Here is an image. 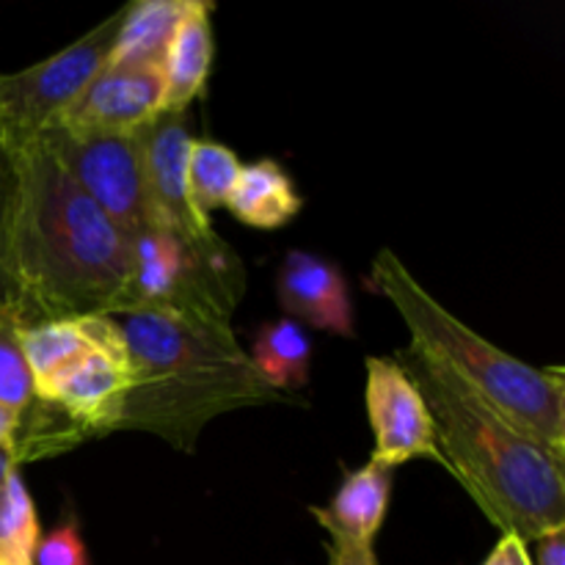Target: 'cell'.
<instances>
[{
  "instance_id": "ba28073f",
  "label": "cell",
  "mask_w": 565,
  "mask_h": 565,
  "mask_svg": "<svg viewBox=\"0 0 565 565\" xmlns=\"http://www.w3.org/2000/svg\"><path fill=\"white\" fill-rule=\"evenodd\" d=\"M132 138L152 215L149 230H171L188 237L213 235V224L193 207L188 191V158L193 147L188 110H160L154 119L138 127Z\"/></svg>"
},
{
  "instance_id": "e0dca14e",
  "label": "cell",
  "mask_w": 565,
  "mask_h": 565,
  "mask_svg": "<svg viewBox=\"0 0 565 565\" xmlns=\"http://www.w3.org/2000/svg\"><path fill=\"white\" fill-rule=\"evenodd\" d=\"M248 359H252L254 370L263 375L265 384L285 395L287 390H301L309 384L312 340L296 320H270V323L259 326Z\"/></svg>"
},
{
  "instance_id": "8992f818",
  "label": "cell",
  "mask_w": 565,
  "mask_h": 565,
  "mask_svg": "<svg viewBox=\"0 0 565 565\" xmlns=\"http://www.w3.org/2000/svg\"><path fill=\"white\" fill-rule=\"evenodd\" d=\"M125 9L94 25L39 64L0 75V141L11 154L31 147L42 132L58 125L70 105L86 92L97 72L108 64Z\"/></svg>"
},
{
  "instance_id": "7c38bea8",
  "label": "cell",
  "mask_w": 565,
  "mask_h": 565,
  "mask_svg": "<svg viewBox=\"0 0 565 565\" xmlns=\"http://www.w3.org/2000/svg\"><path fill=\"white\" fill-rule=\"evenodd\" d=\"M276 298L287 318L337 337H356L353 301L342 270L309 252H290L276 279Z\"/></svg>"
},
{
  "instance_id": "2e32d148",
  "label": "cell",
  "mask_w": 565,
  "mask_h": 565,
  "mask_svg": "<svg viewBox=\"0 0 565 565\" xmlns=\"http://www.w3.org/2000/svg\"><path fill=\"white\" fill-rule=\"evenodd\" d=\"M188 0H138L125 6L108 66H160L185 17Z\"/></svg>"
},
{
  "instance_id": "6da1fadb",
  "label": "cell",
  "mask_w": 565,
  "mask_h": 565,
  "mask_svg": "<svg viewBox=\"0 0 565 565\" xmlns=\"http://www.w3.org/2000/svg\"><path fill=\"white\" fill-rule=\"evenodd\" d=\"M14 279L22 323L119 315L132 235L110 221L42 143L14 152Z\"/></svg>"
},
{
  "instance_id": "cb8c5ba5",
  "label": "cell",
  "mask_w": 565,
  "mask_h": 565,
  "mask_svg": "<svg viewBox=\"0 0 565 565\" xmlns=\"http://www.w3.org/2000/svg\"><path fill=\"white\" fill-rule=\"evenodd\" d=\"M33 565H92L81 530L72 519L58 524L47 539L39 541Z\"/></svg>"
},
{
  "instance_id": "f1b7e54d",
  "label": "cell",
  "mask_w": 565,
  "mask_h": 565,
  "mask_svg": "<svg viewBox=\"0 0 565 565\" xmlns=\"http://www.w3.org/2000/svg\"><path fill=\"white\" fill-rule=\"evenodd\" d=\"M508 539H511V565H533L527 555V544L519 541L516 535H508Z\"/></svg>"
},
{
  "instance_id": "9a60e30c",
  "label": "cell",
  "mask_w": 565,
  "mask_h": 565,
  "mask_svg": "<svg viewBox=\"0 0 565 565\" xmlns=\"http://www.w3.org/2000/svg\"><path fill=\"white\" fill-rule=\"evenodd\" d=\"M301 207L303 199L292 177L287 174L285 166L270 158L243 166L241 177L226 199V210L241 224L263 232L287 226L301 213Z\"/></svg>"
},
{
  "instance_id": "9c48e42d",
  "label": "cell",
  "mask_w": 565,
  "mask_h": 565,
  "mask_svg": "<svg viewBox=\"0 0 565 565\" xmlns=\"http://www.w3.org/2000/svg\"><path fill=\"white\" fill-rule=\"evenodd\" d=\"M364 406L375 434L370 461L395 469L417 458H434L445 467L428 406L401 362L395 356H370L364 359Z\"/></svg>"
},
{
  "instance_id": "d6986e66",
  "label": "cell",
  "mask_w": 565,
  "mask_h": 565,
  "mask_svg": "<svg viewBox=\"0 0 565 565\" xmlns=\"http://www.w3.org/2000/svg\"><path fill=\"white\" fill-rule=\"evenodd\" d=\"M20 342L22 356H25L28 370H31L33 390L53 379L61 367L94 351V342L88 337L83 318L44 320V323L22 326Z\"/></svg>"
},
{
  "instance_id": "7a4b0ae2",
  "label": "cell",
  "mask_w": 565,
  "mask_h": 565,
  "mask_svg": "<svg viewBox=\"0 0 565 565\" xmlns=\"http://www.w3.org/2000/svg\"><path fill=\"white\" fill-rule=\"evenodd\" d=\"M395 359L428 406L445 469L502 533L530 544L565 527L563 452L511 423L417 348H403Z\"/></svg>"
},
{
  "instance_id": "4fadbf2b",
  "label": "cell",
  "mask_w": 565,
  "mask_h": 565,
  "mask_svg": "<svg viewBox=\"0 0 565 565\" xmlns=\"http://www.w3.org/2000/svg\"><path fill=\"white\" fill-rule=\"evenodd\" d=\"M392 497V469L370 461L348 472L329 508H309L329 539L356 546H373Z\"/></svg>"
},
{
  "instance_id": "ac0fdd59",
  "label": "cell",
  "mask_w": 565,
  "mask_h": 565,
  "mask_svg": "<svg viewBox=\"0 0 565 565\" xmlns=\"http://www.w3.org/2000/svg\"><path fill=\"white\" fill-rule=\"evenodd\" d=\"M88 441V434L77 423H72L58 406L33 395V401L17 414L11 430V447L17 461H42V458L61 456Z\"/></svg>"
},
{
  "instance_id": "83f0119b",
  "label": "cell",
  "mask_w": 565,
  "mask_h": 565,
  "mask_svg": "<svg viewBox=\"0 0 565 565\" xmlns=\"http://www.w3.org/2000/svg\"><path fill=\"white\" fill-rule=\"evenodd\" d=\"M483 565H511V539L508 535H502V541L494 546V552Z\"/></svg>"
},
{
  "instance_id": "44dd1931",
  "label": "cell",
  "mask_w": 565,
  "mask_h": 565,
  "mask_svg": "<svg viewBox=\"0 0 565 565\" xmlns=\"http://www.w3.org/2000/svg\"><path fill=\"white\" fill-rule=\"evenodd\" d=\"M39 541L42 535H39L36 508L17 469L0 491V561L9 565H33Z\"/></svg>"
},
{
  "instance_id": "30bf717a",
  "label": "cell",
  "mask_w": 565,
  "mask_h": 565,
  "mask_svg": "<svg viewBox=\"0 0 565 565\" xmlns=\"http://www.w3.org/2000/svg\"><path fill=\"white\" fill-rule=\"evenodd\" d=\"M160 66H108L70 105L58 125L94 132H136L163 110ZM55 127V125H53Z\"/></svg>"
},
{
  "instance_id": "8fae6325",
  "label": "cell",
  "mask_w": 565,
  "mask_h": 565,
  "mask_svg": "<svg viewBox=\"0 0 565 565\" xmlns=\"http://www.w3.org/2000/svg\"><path fill=\"white\" fill-rule=\"evenodd\" d=\"M130 392V370L99 351L75 359L50 381L33 390V395L58 406L72 423L88 434L105 436L119 430L125 397Z\"/></svg>"
},
{
  "instance_id": "5b68a950",
  "label": "cell",
  "mask_w": 565,
  "mask_h": 565,
  "mask_svg": "<svg viewBox=\"0 0 565 565\" xmlns=\"http://www.w3.org/2000/svg\"><path fill=\"white\" fill-rule=\"evenodd\" d=\"M243 292L246 270L218 232L207 237L171 230L132 235V276L121 312H160L230 326Z\"/></svg>"
},
{
  "instance_id": "3957f363",
  "label": "cell",
  "mask_w": 565,
  "mask_h": 565,
  "mask_svg": "<svg viewBox=\"0 0 565 565\" xmlns=\"http://www.w3.org/2000/svg\"><path fill=\"white\" fill-rule=\"evenodd\" d=\"M114 318L125 334L130 367L119 430H147L177 450L193 452L210 419L287 401L254 370L230 326L160 312Z\"/></svg>"
},
{
  "instance_id": "4316f807",
  "label": "cell",
  "mask_w": 565,
  "mask_h": 565,
  "mask_svg": "<svg viewBox=\"0 0 565 565\" xmlns=\"http://www.w3.org/2000/svg\"><path fill=\"white\" fill-rule=\"evenodd\" d=\"M17 469H20V461H17V452H14V447H11V439H9L0 445V491H3L6 480H9Z\"/></svg>"
},
{
  "instance_id": "ffe728a7",
  "label": "cell",
  "mask_w": 565,
  "mask_h": 565,
  "mask_svg": "<svg viewBox=\"0 0 565 565\" xmlns=\"http://www.w3.org/2000/svg\"><path fill=\"white\" fill-rule=\"evenodd\" d=\"M243 163L235 149L210 138H193L191 158H188V191L193 207L202 215L226 207L232 188L241 177Z\"/></svg>"
},
{
  "instance_id": "484cf974",
  "label": "cell",
  "mask_w": 565,
  "mask_h": 565,
  "mask_svg": "<svg viewBox=\"0 0 565 565\" xmlns=\"http://www.w3.org/2000/svg\"><path fill=\"white\" fill-rule=\"evenodd\" d=\"M539 550H535L533 565H565V527L552 530L544 539L535 541Z\"/></svg>"
},
{
  "instance_id": "52a82bcc",
  "label": "cell",
  "mask_w": 565,
  "mask_h": 565,
  "mask_svg": "<svg viewBox=\"0 0 565 565\" xmlns=\"http://www.w3.org/2000/svg\"><path fill=\"white\" fill-rule=\"evenodd\" d=\"M114 224L138 235L152 226L141 160L132 132H94L55 125L36 138Z\"/></svg>"
},
{
  "instance_id": "5bb4252c",
  "label": "cell",
  "mask_w": 565,
  "mask_h": 565,
  "mask_svg": "<svg viewBox=\"0 0 565 565\" xmlns=\"http://www.w3.org/2000/svg\"><path fill=\"white\" fill-rule=\"evenodd\" d=\"M213 3L207 0H188L185 17L171 39L163 72L166 105L163 110H188L207 86L210 66H213Z\"/></svg>"
},
{
  "instance_id": "603a6c76",
  "label": "cell",
  "mask_w": 565,
  "mask_h": 565,
  "mask_svg": "<svg viewBox=\"0 0 565 565\" xmlns=\"http://www.w3.org/2000/svg\"><path fill=\"white\" fill-rule=\"evenodd\" d=\"M14 213H17V163L0 141V301L17 307L14 279Z\"/></svg>"
},
{
  "instance_id": "7402d4cb",
  "label": "cell",
  "mask_w": 565,
  "mask_h": 565,
  "mask_svg": "<svg viewBox=\"0 0 565 565\" xmlns=\"http://www.w3.org/2000/svg\"><path fill=\"white\" fill-rule=\"evenodd\" d=\"M22 326L14 303L0 301V408L14 417L33 401V379L20 342Z\"/></svg>"
},
{
  "instance_id": "277c9868",
  "label": "cell",
  "mask_w": 565,
  "mask_h": 565,
  "mask_svg": "<svg viewBox=\"0 0 565 565\" xmlns=\"http://www.w3.org/2000/svg\"><path fill=\"white\" fill-rule=\"evenodd\" d=\"M370 290L397 309L412 334V348L456 373L489 406L565 456V373L561 367H533L491 345L447 312L390 248L373 259Z\"/></svg>"
},
{
  "instance_id": "4dcf8cb0",
  "label": "cell",
  "mask_w": 565,
  "mask_h": 565,
  "mask_svg": "<svg viewBox=\"0 0 565 565\" xmlns=\"http://www.w3.org/2000/svg\"><path fill=\"white\" fill-rule=\"evenodd\" d=\"M0 565H9V563H6V561H0Z\"/></svg>"
},
{
  "instance_id": "f546056e",
  "label": "cell",
  "mask_w": 565,
  "mask_h": 565,
  "mask_svg": "<svg viewBox=\"0 0 565 565\" xmlns=\"http://www.w3.org/2000/svg\"><path fill=\"white\" fill-rule=\"evenodd\" d=\"M14 414L6 412V408H0V445L3 441L11 439V430H14Z\"/></svg>"
},
{
  "instance_id": "d4e9b609",
  "label": "cell",
  "mask_w": 565,
  "mask_h": 565,
  "mask_svg": "<svg viewBox=\"0 0 565 565\" xmlns=\"http://www.w3.org/2000/svg\"><path fill=\"white\" fill-rule=\"evenodd\" d=\"M326 552H329V565H379L373 546H356L340 539H329Z\"/></svg>"
}]
</instances>
